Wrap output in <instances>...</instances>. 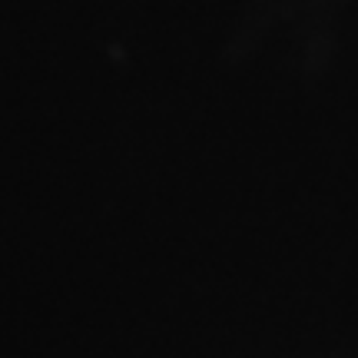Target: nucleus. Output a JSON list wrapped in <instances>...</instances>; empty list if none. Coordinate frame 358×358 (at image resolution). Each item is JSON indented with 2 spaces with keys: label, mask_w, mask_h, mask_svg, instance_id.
<instances>
[]
</instances>
